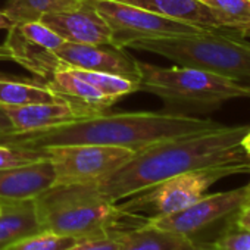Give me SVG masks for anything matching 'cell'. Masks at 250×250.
Masks as SVG:
<instances>
[{"label":"cell","instance_id":"5b68a950","mask_svg":"<svg viewBox=\"0 0 250 250\" xmlns=\"http://www.w3.org/2000/svg\"><path fill=\"white\" fill-rule=\"evenodd\" d=\"M34 203L42 229L75 238L113 232V225L125 216L118 203L102 194L96 183L53 184Z\"/></svg>","mask_w":250,"mask_h":250},{"label":"cell","instance_id":"8992f818","mask_svg":"<svg viewBox=\"0 0 250 250\" xmlns=\"http://www.w3.org/2000/svg\"><path fill=\"white\" fill-rule=\"evenodd\" d=\"M247 172H250V164L213 167L184 172L128 197V202L118 205V208L125 215H133L134 212L142 210L152 213L150 218L169 215L197 202L216 181L229 175Z\"/></svg>","mask_w":250,"mask_h":250},{"label":"cell","instance_id":"8fae6325","mask_svg":"<svg viewBox=\"0 0 250 250\" xmlns=\"http://www.w3.org/2000/svg\"><path fill=\"white\" fill-rule=\"evenodd\" d=\"M40 21L69 43L112 44V31L96 11L93 0H85L71 11L47 14Z\"/></svg>","mask_w":250,"mask_h":250},{"label":"cell","instance_id":"ffe728a7","mask_svg":"<svg viewBox=\"0 0 250 250\" xmlns=\"http://www.w3.org/2000/svg\"><path fill=\"white\" fill-rule=\"evenodd\" d=\"M84 2L85 0H8L3 14L20 25L40 21L47 14L75 9Z\"/></svg>","mask_w":250,"mask_h":250},{"label":"cell","instance_id":"44dd1931","mask_svg":"<svg viewBox=\"0 0 250 250\" xmlns=\"http://www.w3.org/2000/svg\"><path fill=\"white\" fill-rule=\"evenodd\" d=\"M212 11L218 27L250 33V0H202Z\"/></svg>","mask_w":250,"mask_h":250},{"label":"cell","instance_id":"f546056e","mask_svg":"<svg viewBox=\"0 0 250 250\" xmlns=\"http://www.w3.org/2000/svg\"><path fill=\"white\" fill-rule=\"evenodd\" d=\"M17 24L11 20V18H8L5 14H3V11H0V30H6V31H9L12 27H15Z\"/></svg>","mask_w":250,"mask_h":250},{"label":"cell","instance_id":"d4e9b609","mask_svg":"<svg viewBox=\"0 0 250 250\" xmlns=\"http://www.w3.org/2000/svg\"><path fill=\"white\" fill-rule=\"evenodd\" d=\"M46 155L43 150H33V149H21L0 145V169H6L12 167L27 165L40 159H44Z\"/></svg>","mask_w":250,"mask_h":250},{"label":"cell","instance_id":"5bb4252c","mask_svg":"<svg viewBox=\"0 0 250 250\" xmlns=\"http://www.w3.org/2000/svg\"><path fill=\"white\" fill-rule=\"evenodd\" d=\"M3 107V106H2ZM8 118L11 119L15 133L36 131L58 124H65L87 118L84 113L72 107L65 100L49 102V103H34L25 106H6L3 107Z\"/></svg>","mask_w":250,"mask_h":250},{"label":"cell","instance_id":"9a60e30c","mask_svg":"<svg viewBox=\"0 0 250 250\" xmlns=\"http://www.w3.org/2000/svg\"><path fill=\"white\" fill-rule=\"evenodd\" d=\"M3 44L9 50L12 62L20 63L27 71L37 75V78L49 80L56 71L66 66V63H63L55 52L43 49L27 40L20 33L17 25L8 31V37Z\"/></svg>","mask_w":250,"mask_h":250},{"label":"cell","instance_id":"7c38bea8","mask_svg":"<svg viewBox=\"0 0 250 250\" xmlns=\"http://www.w3.org/2000/svg\"><path fill=\"white\" fill-rule=\"evenodd\" d=\"M55 184V169L44 159L0 169V202L36 199Z\"/></svg>","mask_w":250,"mask_h":250},{"label":"cell","instance_id":"e0dca14e","mask_svg":"<svg viewBox=\"0 0 250 250\" xmlns=\"http://www.w3.org/2000/svg\"><path fill=\"white\" fill-rule=\"evenodd\" d=\"M42 231L34 199L0 202V250Z\"/></svg>","mask_w":250,"mask_h":250},{"label":"cell","instance_id":"52a82bcc","mask_svg":"<svg viewBox=\"0 0 250 250\" xmlns=\"http://www.w3.org/2000/svg\"><path fill=\"white\" fill-rule=\"evenodd\" d=\"M55 169V184L99 183L127 164L136 152L99 145H61L40 149Z\"/></svg>","mask_w":250,"mask_h":250},{"label":"cell","instance_id":"3957f363","mask_svg":"<svg viewBox=\"0 0 250 250\" xmlns=\"http://www.w3.org/2000/svg\"><path fill=\"white\" fill-rule=\"evenodd\" d=\"M127 49L153 53L181 66L208 71L250 87V42L221 28L196 34L145 39Z\"/></svg>","mask_w":250,"mask_h":250},{"label":"cell","instance_id":"ba28073f","mask_svg":"<svg viewBox=\"0 0 250 250\" xmlns=\"http://www.w3.org/2000/svg\"><path fill=\"white\" fill-rule=\"evenodd\" d=\"M93 3L112 31V44L121 49H127L130 43L137 40L187 36L203 31V28L116 0H93Z\"/></svg>","mask_w":250,"mask_h":250},{"label":"cell","instance_id":"4fadbf2b","mask_svg":"<svg viewBox=\"0 0 250 250\" xmlns=\"http://www.w3.org/2000/svg\"><path fill=\"white\" fill-rule=\"evenodd\" d=\"M44 81L62 100L68 102L85 116L107 113L109 107L115 103L113 99L102 94L87 81L72 74L66 66Z\"/></svg>","mask_w":250,"mask_h":250},{"label":"cell","instance_id":"6da1fadb","mask_svg":"<svg viewBox=\"0 0 250 250\" xmlns=\"http://www.w3.org/2000/svg\"><path fill=\"white\" fill-rule=\"evenodd\" d=\"M250 125H219L190 136L165 140L142 149L121 168L96 183L110 202L119 203L171 177L227 165H249L241 142Z\"/></svg>","mask_w":250,"mask_h":250},{"label":"cell","instance_id":"f1b7e54d","mask_svg":"<svg viewBox=\"0 0 250 250\" xmlns=\"http://www.w3.org/2000/svg\"><path fill=\"white\" fill-rule=\"evenodd\" d=\"M11 133H15V128H14L11 119L8 118L5 109L0 106V136H6Z\"/></svg>","mask_w":250,"mask_h":250},{"label":"cell","instance_id":"cb8c5ba5","mask_svg":"<svg viewBox=\"0 0 250 250\" xmlns=\"http://www.w3.org/2000/svg\"><path fill=\"white\" fill-rule=\"evenodd\" d=\"M20 33L30 42H33L34 44L47 49V50H58L65 40L56 34L53 30H50L49 27H46L42 21H33V22H25V24H20L17 25Z\"/></svg>","mask_w":250,"mask_h":250},{"label":"cell","instance_id":"484cf974","mask_svg":"<svg viewBox=\"0 0 250 250\" xmlns=\"http://www.w3.org/2000/svg\"><path fill=\"white\" fill-rule=\"evenodd\" d=\"M216 250H250V229L232 225L213 243Z\"/></svg>","mask_w":250,"mask_h":250},{"label":"cell","instance_id":"7a4b0ae2","mask_svg":"<svg viewBox=\"0 0 250 250\" xmlns=\"http://www.w3.org/2000/svg\"><path fill=\"white\" fill-rule=\"evenodd\" d=\"M222 125L212 119L175 112L102 113L36 131L0 136V145L40 150L61 145H99L139 152L152 145Z\"/></svg>","mask_w":250,"mask_h":250},{"label":"cell","instance_id":"277c9868","mask_svg":"<svg viewBox=\"0 0 250 250\" xmlns=\"http://www.w3.org/2000/svg\"><path fill=\"white\" fill-rule=\"evenodd\" d=\"M140 91L159 97L167 112H210L235 99H250V87L234 80L188 66H159L139 62Z\"/></svg>","mask_w":250,"mask_h":250},{"label":"cell","instance_id":"2e32d148","mask_svg":"<svg viewBox=\"0 0 250 250\" xmlns=\"http://www.w3.org/2000/svg\"><path fill=\"white\" fill-rule=\"evenodd\" d=\"M116 2L133 5L203 30L219 28L212 11L202 0H116Z\"/></svg>","mask_w":250,"mask_h":250},{"label":"cell","instance_id":"836d02e7","mask_svg":"<svg viewBox=\"0 0 250 250\" xmlns=\"http://www.w3.org/2000/svg\"><path fill=\"white\" fill-rule=\"evenodd\" d=\"M247 153H249V156H250V152H247Z\"/></svg>","mask_w":250,"mask_h":250},{"label":"cell","instance_id":"d6986e66","mask_svg":"<svg viewBox=\"0 0 250 250\" xmlns=\"http://www.w3.org/2000/svg\"><path fill=\"white\" fill-rule=\"evenodd\" d=\"M61 97L42 78H21L0 74V106H25L58 102Z\"/></svg>","mask_w":250,"mask_h":250},{"label":"cell","instance_id":"d6a6232c","mask_svg":"<svg viewBox=\"0 0 250 250\" xmlns=\"http://www.w3.org/2000/svg\"><path fill=\"white\" fill-rule=\"evenodd\" d=\"M244 188H246V203H247V202H250V183L247 186H244Z\"/></svg>","mask_w":250,"mask_h":250},{"label":"cell","instance_id":"83f0119b","mask_svg":"<svg viewBox=\"0 0 250 250\" xmlns=\"http://www.w3.org/2000/svg\"><path fill=\"white\" fill-rule=\"evenodd\" d=\"M234 224L238 225V227H241V228L250 229V202L244 203V205L235 212Z\"/></svg>","mask_w":250,"mask_h":250},{"label":"cell","instance_id":"603a6c76","mask_svg":"<svg viewBox=\"0 0 250 250\" xmlns=\"http://www.w3.org/2000/svg\"><path fill=\"white\" fill-rule=\"evenodd\" d=\"M77 240L78 238L71 235L42 229L9 246L6 250H66Z\"/></svg>","mask_w":250,"mask_h":250},{"label":"cell","instance_id":"1f68e13d","mask_svg":"<svg viewBox=\"0 0 250 250\" xmlns=\"http://www.w3.org/2000/svg\"><path fill=\"white\" fill-rule=\"evenodd\" d=\"M187 250H216V249H215V246H213V243H212V244H202V246L194 244L193 247H190V249H187Z\"/></svg>","mask_w":250,"mask_h":250},{"label":"cell","instance_id":"7402d4cb","mask_svg":"<svg viewBox=\"0 0 250 250\" xmlns=\"http://www.w3.org/2000/svg\"><path fill=\"white\" fill-rule=\"evenodd\" d=\"M66 68L75 74L77 77L83 78L87 81L90 85H93L96 90H99L102 94H104L109 99H113L115 102L121 99L122 96H127L136 91H140V83L124 78L119 75L113 74H106V72H96V71H87V69H78V68H71L66 65Z\"/></svg>","mask_w":250,"mask_h":250},{"label":"cell","instance_id":"30bf717a","mask_svg":"<svg viewBox=\"0 0 250 250\" xmlns=\"http://www.w3.org/2000/svg\"><path fill=\"white\" fill-rule=\"evenodd\" d=\"M55 55L68 66L106 72L128 78L140 83L142 72L137 59H134L125 49L113 44H80L65 42Z\"/></svg>","mask_w":250,"mask_h":250},{"label":"cell","instance_id":"ac0fdd59","mask_svg":"<svg viewBox=\"0 0 250 250\" xmlns=\"http://www.w3.org/2000/svg\"><path fill=\"white\" fill-rule=\"evenodd\" d=\"M194 244L190 235L165 231L146 221L139 228L121 232L118 250H187Z\"/></svg>","mask_w":250,"mask_h":250},{"label":"cell","instance_id":"4dcf8cb0","mask_svg":"<svg viewBox=\"0 0 250 250\" xmlns=\"http://www.w3.org/2000/svg\"><path fill=\"white\" fill-rule=\"evenodd\" d=\"M5 61H12V59H11L9 50L3 44V46H0V62H5Z\"/></svg>","mask_w":250,"mask_h":250},{"label":"cell","instance_id":"4316f807","mask_svg":"<svg viewBox=\"0 0 250 250\" xmlns=\"http://www.w3.org/2000/svg\"><path fill=\"white\" fill-rule=\"evenodd\" d=\"M121 243V232H109L103 235L78 238L66 250H118Z\"/></svg>","mask_w":250,"mask_h":250},{"label":"cell","instance_id":"9c48e42d","mask_svg":"<svg viewBox=\"0 0 250 250\" xmlns=\"http://www.w3.org/2000/svg\"><path fill=\"white\" fill-rule=\"evenodd\" d=\"M246 203V188L238 187L228 191L205 194L190 206L164 216L147 219L156 228L190 235L208 225L235 213Z\"/></svg>","mask_w":250,"mask_h":250}]
</instances>
